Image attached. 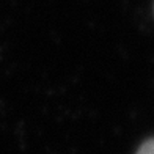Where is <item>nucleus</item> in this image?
Wrapping results in <instances>:
<instances>
[{
    "mask_svg": "<svg viewBox=\"0 0 154 154\" xmlns=\"http://www.w3.org/2000/svg\"><path fill=\"white\" fill-rule=\"evenodd\" d=\"M137 154H154V138L145 142L142 146H140V149L137 151Z\"/></svg>",
    "mask_w": 154,
    "mask_h": 154,
    "instance_id": "1",
    "label": "nucleus"
}]
</instances>
